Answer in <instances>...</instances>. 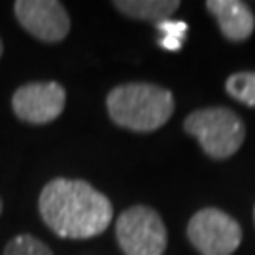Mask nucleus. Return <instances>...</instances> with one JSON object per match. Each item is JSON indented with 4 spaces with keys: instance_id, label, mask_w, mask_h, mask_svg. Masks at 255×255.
<instances>
[{
    "instance_id": "ddd939ff",
    "label": "nucleus",
    "mask_w": 255,
    "mask_h": 255,
    "mask_svg": "<svg viewBox=\"0 0 255 255\" xmlns=\"http://www.w3.org/2000/svg\"><path fill=\"white\" fill-rule=\"evenodd\" d=\"M2 51H4V46H2V42H0V57H2Z\"/></svg>"
},
{
    "instance_id": "39448f33",
    "label": "nucleus",
    "mask_w": 255,
    "mask_h": 255,
    "mask_svg": "<svg viewBox=\"0 0 255 255\" xmlns=\"http://www.w3.org/2000/svg\"><path fill=\"white\" fill-rule=\"evenodd\" d=\"M187 237L201 255H233L242 242V229L219 208H202L189 219Z\"/></svg>"
},
{
    "instance_id": "423d86ee",
    "label": "nucleus",
    "mask_w": 255,
    "mask_h": 255,
    "mask_svg": "<svg viewBox=\"0 0 255 255\" xmlns=\"http://www.w3.org/2000/svg\"><path fill=\"white\" fill-rule=\"evenodd\" d=\"M66 91L57 82H34L19 87L11 97L13 114L25 123L44 125L63 114Z\"/></svg>"
},
{
    "instance_id": "7ed1b4c3",
    "label": "nucleus",
    "mask_w": 255,
    "mask_h": 255,
    "mask_svg": "<svg viewBox=\"0 0 255 255\" xmlns=\"http://www.w3.org/2000/svg\"><path fill=\"white\" fill-rule=\"evenodd\" d=\"M187 134L199 140L202 151L214 159H227L244 144V121L229 108L195 110L183 121Z\"/></svg>"
},
{
    "instance_id": "9d476101",
    "label": "nucleus",
    "mask_w": 255,
    "mask_h": 255,
    "mask_svg": "<svg viewBox=\"0 0 255 255\" xmlns=\"http://www.w3.org/2000/svg\"><path fill=\"white\" fill-rule=\"evenodd\" d=\"M225 89L238 102L255 108V72H237L229 76Z\"/></svg>"
},
{
    "instance_id": "1a4fd4ad",
    "label": "nucleus",
    "mask_w": 255,
    "mask_h": 255,
    "mask_svg": "<svg viewBox=\"0 0 255 255\" xmlns=\"http://www.w3.org/2000/svg\"><path fill=\"white\" fill-rule=\"evenodd\" d=\"M114 6L127 17L144 19L157 25L164 19H170V15H174V11L180 8V2L178 0H116Z\"/></svg>"
},
{
    "instance_id": "20e7f679",
    "label": "nucleus",
    "mask_w": 255,
    "mask_h": 255,
    "mask_svg": "<svg viewBox=\"0 0 255 255\" xmlns=\"http://www.w3.org/2000/svg\"><path fill=\"white\" fill-rule=\"evenodd\" d=\"M116 237L125 255H163L168 240L161 216L144 204L130 206L119 216Z\"/></svg>"
},
{
    "instance_id": "6e6552de",
    "label": "nucleus",
    "mask_w": 255,
    "mask_h": 255,
    "mask_svg": "<svg viewBox=\"0 0 255 255\" xmlns=\"http://www.w3.org/2000/svg\"><path fill=\"white\" fill-rule=\"evenodd\" d=\"M208 11L216 17L223 36L231 42H244L252 36L255 17L248 4L240 0H208Z\"/></svg>"
},
{
    "instance_id": "4468645a",
    "label": "nucleus",
    "mask_w": 255,
    "mask_h": 255,
    "mask_svg": "<svg viewBox=\"0 0 255 255\" xmlns=\"http://www.w3.org/2000/svg\"><path fill=\"white\" fill-rule=\"evenodd\" d=\"M0 214H2V199H0Z\"/></svg>"
},
{
    "instance_id": "0eeeda50",
    "label": "nucleus",
    "mask_w": 255,
    "mask_h": 255,
    "mask_svg": "<svg viewBox=\"0 0 255 255\" xmlns=\"http://www.w3.org/2000/svg\"><path fill=\"white\" fill-rule=\"evenodd\" d=\"M13 11L28 34L47 44L64 40L70 30V17L57 0H17Z\"/></svg>"
},
{
    "instance_id": "9b49d317",
    "label": "nucleus",
    "mask_w": 255,
    "mask_h": 255,
    "mask_svg": "<svg viewBox=\"0 0 255 255\" xmlns=\"http://www.w3.org/2000/svg\"><path fill=\"white\" fill-rule=\"evenodd\" d=\"M157 30L163 34L161 38V47L168 49V51H180L185 42V34H187V23L185 21H178V19H164L161 23L155 25Z\"/></svg>"
},
{
    "instance_id": "f257e3e1",
    "label": "nucleus",
    "mask_w": 255,
    "mask_h": 255,
    "mask_svg": "<svg viewBox=\"0 0 255 255\" xmlns=\"http://www.w3.org/2000/svg\"><path fill=\"white\" fill-rule=\"evenodd\" d=\"M38 210L57 237L85 240L104 233L114 208L106 195L83 180L55 178L40 193Z\"/></svg>"
},
{
    "instance_id": "f03ea898",
    "label": "nucleus",
    "mask_w": 255,
    "mask_h": 255,
    "mask_svg": "<svg viewBox=\"0 0 255 255\" xmlns=\"http://www.w3.org/2000/svg\"><path fill=\"white\" fill-rule=\"evenodd\" d=\"M112 121L134 132H151L163 127L174 112L172 93L153 83H123L110 91Z\"/></svg>"
},
{
    "instance_id": "f8f14e48",
    "label": "nucleus",
    "mask_w": 255,
    "mask_h": 255,
    "mask_svg": "<svg viewBox=\"0 0 255 255\" xmlns=\"http://www.w3.org/2000/svg\"><path fill=\"white\" fill-rule=\"evenodd\" d=\"M4 255H53L51 250L42 242L34 238L32 235H17L11 238L6 248Z\"/></svg>"
},
{
    "instance_id": "2eb2a0df",
    "label": "nucleus",
    "mask_w": 255,
    "mask_h": 255,
    "mask_svg": "<svg viewBox=\"0 0 255 255\" xmlns=\"http://www.w3.org/2000/svg\"><path fill=\"white\" fill-rule=\"evenodd\" d=\"M254 221H255V208H254Z\"/></svg>"
}]
</instances>
